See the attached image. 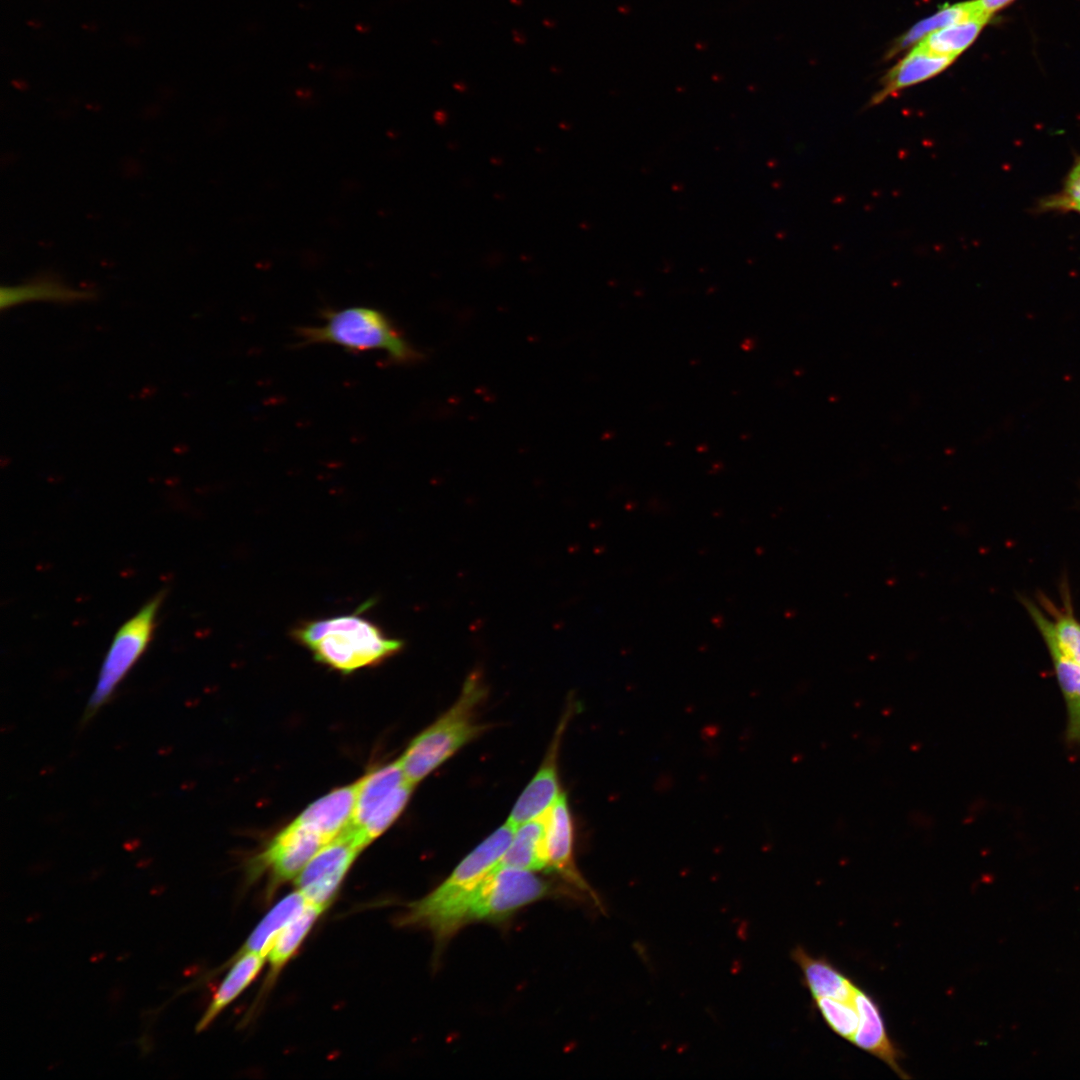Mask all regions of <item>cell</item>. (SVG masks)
Listing matches in <instances>:
<instances>
[{
  "instance_id": "cell-9",
  "label": "cell",
  "mask_w": 1080,
  "mask_h": 1080,
  "mask_svg": "<svg viewBox=\"0 0 1080 1080\" xmlns=\"http://www.w3.org/2000/svg\"><path fill=\"white\" fill-rule=\"evenodd\" d=\"M324 844L317 832L295 819L253 859L250 872L254 876L269 872L278 883L291 880Z\"/></svg>"
},
{
  "instance_id": "cell-5",
  "label": "cell",
  "mask_w": 1080,
  "mask_h": 1080,
  "mask_svg": "<svg viewBox=\"0 0 1080 1080\" xmlns=\"http://www.w3.org/2000/svg\"><path fill=\"white\" fill-rule=\"evenodd\" d=\"M485 693L480 678L471 675L455 704L412 740L399 759L408 782L417 784L480 733L476 711Z\"/></svg>"
},
{
  "instance_id": "cell-11",
  "label": "cell",
  "mask_w": 1080,
  "mask_h": 1080,
  "mask_svg": "<svg viewBox=\"0 0 1080 1080\" xmlns=\"http://www.w3.org/2000/svg\"><path fill=\"white\" fill-rule=\"evenodd\" d=\"M853 1002L859 1015V1024L851 1042L880 1059L900 1078L910 1079L900 1065L902 1054L888 1035L878 1003L858 986Z\"/></svg>"
},
{
  "instance_id": "cell-19",
  "label": "cell",
  "mask_w": 1080,
  "mask_h": 1080,
  "mask_svg": "<svg viewBox=\"0 0 1080 1080\" xmlns=\"http://www.w3.org/2000/svg\"><path fill=\"white\" fill-rule=\"evenodd\" d=\"M545 815L525 822L516 828L498 866L533 871L546 869Z\"/></svg>"
},
{
  "instance_id": "cell-17",
  "label": "cell",
  "mask_w": 1080,
  "mask_h": 1080,
  "mask_svg": "<svg viewBox=\"0 0 1080 1080\" xmlns=\"http://www.w3.org/2000/svg\"><path fill=\"white\" fill-rule=\"evenodd\" d=\"M0 306L11 308L28 302L75 303L90 300L94 294L89 290L72 288L49 276H39L16 285L1 287Z\"/></svg>"
},
{
  "instance_id": "cell-12",
  "label": "cell",
  "mask_w": 1080,
  "mask_h": 1080,
  "mask_svg": "<svg viewBox=\"0 0 1080 1080\" xmlns=\"http://www.w3.org/2000/svg\"><path fill=\"white\" fill-rule=\"evenodd\" d=\"M560 735L555 738L545 761L524 789L509 815L507 823L514 828L545 815L561 794L556 761Z\"/></svg>"
},
{
  "instance_id": "cell-2",
  "label": "cell",
  "mask_w": 1080,
  "mask_h": 1080,
  "mask_svg": "<svg viewBox=\"0 0 1080 1080\" xmlns=\"http://www.w3.org/2000/svg\"><path fill=\"white\" fill-rule=\"evenodd\" d=\"M291 635L317 662L343 674L378 665L403 648L402 640L387 636L361 610L303 621Z\"/></svg>"
},
{
  "instance_id": "cell-15",
  "label": "cell",
  "mask_w": 1080,
  "mask_h": 1080,
  "mask_svg": "<svg viewBox=\"0 0 1080 1080\" xmlns=\"http://www.w3.org/2000/svg\"><path fill=\"white\" fill-rule=\"evenodd\" d=\"M792 959L800 968L804 984L812 998L853 1000L857 985L828 959L813 957L801 946L792 951Z\"/></svg>"
},
{
  "instance_id": "cell-23",
  "label": "cell",
  "mask_w": 1080,
  "mask_h": 1080,
  "mask_svg": "<svg viewBox=\"0 0 1080 1080\" xmlns=\"http://www.w3.org/2000/svg\"><path fill=\"white\" fill-rule=\"evenodd\" d=\"M414 786L406 780L376 807L362 827L348 826L363 849L398 818L404 810Z\"/></svg>"
},
{
  "instance_id": "cell-14",
  "label": "cell",
  "mask_w": 1080,
  "mask_h": 1080,
  "mask_svg": "<svg viewBox=\"0 0 1080 1080\" xmlns=\"http://www.w3.org/2000/svg\"><path fill=\"white\" fill-rule=\"evenodd\" d=\"M955 58L932 53L916 45L883 78L881 89L870 105H876L900 90L926 81L945 70Z\"/></svg>"
},
{
  "instance_id": "cell-10",
  "label": "cell",
  "mask_w": 1080,
  "mask_h": 1080,
  "mask_svg": "<svg viewBox=\"0 0 1080 1080\" xmlns=\"http://www.w3.org/2000/svg\"><path fill=\"white\" fill-rule=\"evenodd\" d=\"M545 831L546 869L556 872L597 902V896L577 872L573 861V826L565 794L547 811Z\"/></svg>"
},
{
  "instance_id": "cell-26",
  "label": "cell",
  "mask_w": 1080,
  "mask_h": 1080,
  "mask_svg": "<svg viewBox=\"0 0 1080 1080\" xmlns=\"http://www.w3.org/2000/svg\"><path fill=\"white\" fill-rule=\"evenodd\" d=\"M1052 203L1056 207L1074 210L1080 206V159L1069 174L1063 193Z\"/></svg>"
},
{
  "instance_id": "cell-1",
  "label": "cell",
  "mask_w": 1080,
  "mask_h": 1080,
  "mask_svg": "<svg viewBox=\"0 0 1080 1080\" xmlns=\"http://www.w3.org/2000/svg\"><path fill=\"white\" fill-rule=\"evenodd\" d=\"M515 828L505 823L471 851L449 877L428 895L407 905L401 926L429 930L438 950L466 924L483 881L499 865Z\"/></svg>"
},
{
  "instance_id": "cell-21",
  "label": "cell",
  "mask_w": 1080,
  "mask_h": 1080,
  "mask_svg": "<svg viewBox=\"0 0 1080 1080\" xmlns=\"http://www.w3.org/2000/svg\"><path fill=\"white\" fill-rule=\"evenodd\" d=\"M326 908L307 903L280 931L273 947L268 953L270 975H276L295 954L309 933L318 917Z\"/></svg>"
},
{
  "instance_id": "cell-25",
  "label": "cell",
  "mask_w": 1080,
  "mask_h": 1080,
  "mask_svg": "<svg viewBox=\"0 0 1080 1080\" xmlns=\"http://www.w3.org/2000/svg\"><path fill=\"white\" fill-rule=\"evenodd\" d=\"M827 1026L841 1038L851 1042L859 1024V1015L852 1001L831 997L813 998Z\"/></svg>"
},
{
  "instance_id": "cell-24",
  "label": "cell",
  "mask_w": 1080,
  "mask_h": 1080,
  "mask_svg": "<svg viewBox=\"0 0 1080 1080\" xmlns=\"http://www.w3.org/2000/svg\"><path fill=\"white\" fill-rule=\"evenodd\" d=\"M980 15L985 14L978 8L976 0L945 5L935 14L921 20L911 27L898 39L896 45L892 48V51L893 53H896L921 41L925 36L934 31Z\"/></svg>"
},
{
  "instance_id": "cell-27",
  "label": "cell",
  "mask_w": 1080,
  "mask_h": 1080,
  "mask_svg": "<svg viewBox=\"0 0 1080 1080\" xmlns=\"http://www.w3.org/2000/svg\"><path fill=\"white\" fill-rule=\"evenodd\" d=\"M1014 1L1015 0H976V3L980 11L991 18L994 13L1002 10Z\"/></svg>"
},
{
  "instance_id": "cell-4",
  "label": "cell",
  "mask_w": 1080,
  "mask_h": 1080,
  "mask_svg": "<svg viewBox=\"0 0 1080 1080\" xmlns=\"http://www.w3.org/2000/svg\"><path fill=\"white\" fill-rule=\"evenodd\" d=\"M298 344H334L352 352L384 351L397 363L415 362L419 352L388 316L372 307L353 306L323 311V323L297 329Z\"/></svg>"
},
{
  "instance_id": "cell-3",
  "label": "cell",
  "mask_w": 1080,
  "mask_h": 1080,
  "mask_svg": "<svg viewBox=\"0 0 1080 1080\" xmlns=\"http://www.w3.org/2000/svg\"><path fill=\"white\" fill-rule=\"evenodd\" d=\"M1061 601L1055 603L1040 592L1035 600L1021 601L1049 652L1066 708L1065 741L1080 746V620L1072 605L1070 589L1061 584Z\"/></svg>"
},
{
  "instance_id": "cell-7",
  "label": "cell",
  "mask_w": 1080,
  "mask_h": 1080,
  "mask_svg": "<svg viewBox=\"0 0 1080 1080\" xmlns=\"http://www.w3.org/2000/svg\"><path fill=\"white\" fill-rule=\"evenodd\" d=\"M550 892V884L533 870L497 866L480 885L468 922L502 921Z\"/></svg>"
},
{
  "instance_id": "cell-20",
  "label": "cell",
  "mask_w": 1080,
  "mask_h": 1080,
  "mask_svg": "<svg viewBox=\"0 0 1080 1080\" xmlns=\"http://www.w3.org/2000/svg\"><path fill=\"white\" fill-rule=\"evenodd\" d=\"M307 903L299 890L286 895L256 926L237 955L255 952L267 957L280 931Z\"/></svg>"
},
{
  "instance_id": "cell-6",
  "label": "cell",
  "mask_w": 1080,
  "mask_h": 1080,
  "mask_svg": "<svg viewBox=\"0 0 1080 1080\" xmlns=\"http://www.w3.org/2000/svg\"><path fill=\"white\" fill-rule=\"evenodd\" d=\"M166 593L165 589L157 592L116 631L83 712L82 725L88 724L111 700L118 685L147 649Z\"/></svg>"
},
{
  "instance_id": "cell-28",
  "label": "cell",
  "mask_w": 1080,
  "mask_h": 1080,
  "mask_svg": "<svg viewBox=\"0 0 1080 1080\" xmlns=\"http://www.w3.org/2000/svg\"><path fill=\"white\" fill-rule=\"evenodd\" d=\"M1075 210H1078V211H1080V206H1079V207H1077V208H1076Z\"/></svg>"
},
{
  "instance_id": "cell-22",
  "label": "cell",
  "mask_w": 1080,
  "mask_h": 1080,
  "mask_svg": "<svg viewBox=\"0 0 1080 1080\" xmlns=\"http://www.w3.org/2000/svg\"><path fill=\"white\" fill-rule=\"evenodd\" d=\"M989 19L980 15L951 24L925 36L918 45L932 53L956 58L976 40Z\"/></svg>"
},
{
  "instance_id": "cell-8",
  "label": "cell",
  "mask_w": 1080,
  "mask_h": 1080,
  "mask_svg": "<svg viewBox=\"0 0 1080 1080\" xmlns=\"http://www.w3.org/2000/svg\"><path fill=\"white\" fill-rule=\"evenodd\" d=\"M362 850L348 828L324 844L296 877L295 884L308 903L327 908L345 875Z\"/></svg>"
},
{
  "instance_id": "cell-18",
  "label": "cell",
  "mask_w": 1080,
  "mask_h": 1080,
  "mask_svg": "<svg viewBox=\"0 0 1080 1080\" xmlns=\"http://www.w3.org/2000/svg\"><path fill=\"white\" fill-rule=\"evenodd\" d=\"M406 781L399 759L381 766L357 781L356 803L350 825L362 827L376 807Z\"/></svg>"
},
{
  "instance_id": "cell-16",
  "label": "cell",
  "mask_w": 1080,
  "mask_h": 1080,
  "mask_svg": "<svg viewBox=\"0 0 1080 1080\" xmlns=\"http://www.w3.org/2000/svg\"><path fill=\"white\" fill-rule=\"evenodd\" d=\"M265 958L255 952H246L234 957L233 966L214 993L196 1026L197 1032L206 1029L254 981L263 967Z\"/></svg>"
},
{
  "instance_id": "cell-13",
  "label": "cell",
  "mask_w": 1080,
  "mask_h": 1080,
  "mask_svg": "<svg viewBox=\"0 0 1080 1080\" xmlns=\"http://www.w3.org/2000/svg\"><path fill=\"white\" fill-rule=\"evenodd\" d=\"M356 794L357 782L337 788L310 804L296 820L317 832L326 844L350 825Z\"/></svg>"
}]
</instances>
